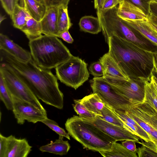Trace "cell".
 <instances>
[{
    "instance_id": "6da1fadb",
    "label": "cell",
    "mask_w": 157,
    "mask_h": 157,
    "mask_svg": "<svg viewBox=\"0 0 157 157\" xmlns=\"http://www.w3.org/2000/svg\"><path fill=\"white\" fill-rule=\"evenodd\" d=\"M0 62L11 68L39 99L59 109L63 106V95L57 78L50 71L40 67L33 59L21 62L6 51L0 50Z\"/></svg>"
},
{
    "instance_id": "7a4b0ae2",
    "label": "cell",
    "mask_w": 157,
    "mask_h": 157,
    "mask_svg": "<svg viewBox=\"0 0 157 157\" xmlns=\"http://www.w3.org/2000/svg\"><path fill=\"white\" fill-rule=\"evenodd\" d=\"M107 43L108 53L129 78L150 80L156 52L145 50L115 36L109 37Z\"/></svg>"
},
{
    "instance_id": "3957f363",
    "label": "cell",
    "mask_w": 157,
    "mask_h": 157,
    "mask_svg": "<svg viewBox=\"0 0 157 157\" xmlns=\"http://www.w3.org/2000/svg\"><path fill=\"white\" fill-rule=\"evenodd\" d=\"M118 6L106 10H97V13L105 41L115 36L131 42L145 50L157 51V46L119 17L117 13Z\"/></svg>"
},
{
    "instance_id": "277c9868",
    "label": "cell",
    "mask_w": 157,
    "mask_h": 157,
    "mask_svg": "<svg viewBox=\"0 0 157 157\" xmlns=\"http://www.w3.org/2000/svg\"><path fill=\"white\" fill-rule=\"evenodd\" d=\"M58 37L44 35L29 40L32 59L39 67L48 70L55 68L73 56Z\"/></svg>"
},
{
    "instance_id": "5b68a950",
    "label": "cell",
    "mask_w": 157,
    "mask_h": 157,
    "mask_svg": "<svg viewBox=\"0 0 157 157\" xmlns=\"http://www.w3.org/2000/svg\"><path fill=\"white\" fill-rule=\"evenodd\" d=\"M70 136L86 149L98 152L110 151L117 141L95 125L74 115L68 118L65 124Z\"/></svg>"
},
{
    "instance_id": "8992f818",
    "label": "cell",
    "mask_w": 157,
    "mask_h": 157,
    "mask_svg": "<svg viewBox=\"0 0 157 157\" xmlns=\"http://www.w3.org/2000/svg\"><path fill=\"white\" fill-rule=\"evenodd\" d=\"M87 67L84 60L72 56L55 68L56 75L61 82L76 90L88 79Z\"/></svg>"
},
{
    "instance_id": "52a82bcc",
    "label": "cell",
    "mask_w": 157,
    "mask_h": 157,
    "mask_svg": "<svg viewBox=\"0 0 157 157\" xmlns=\"http://www.w3.org/2000/svg\"><path fill=\"white\" fill-rule=\"evenodd\" d=\"M93 93L98 94L105 105L115 110L127 111L133 105L115 89L103 76L90 81Z\"/></svg>"
},
{
    "instance_id": "ba28073f",
    "label": "cell",
    "mask_w": 157,
    "mask_h": 157,
    "mask_svg": "<svg viewBox=\"0 0 157 157\" xmlns=\"http://www.w3.org/2000/svg\"><path fill=\"white\" fill-rule=\"evenodd\" d=\"M0 74L2 75L11 95L29 102L42 111H46L39 99L10 67L0 63Z\"/></svg>"
},
{
    "instance_id": "9c48e42d",
    "label": "cell",
    "mask_w": 157,
    "mask_h": 157,
    "mask_svg": "<svg viewBox=\"0 0 157 157\" xmlns=\"http://www.w3.org/2000/svg\"><path fill=\"white\" fill-rule=\"evenodd\" d=\"M104 78L113 88L134 105L143 102L145 96V79H126L106 75Z\"/></svg>"
},
{
    "instance_id": "30bf717a",
    "label": "cell",
    "mask_w": 157,
    "mask_h": 157,
    "mask_svg": "<svg viewBox=\"0 0 157 157\" xmlns=\"http://www.w3.org/2000/svg\"><path fill=\"white\" fill-rule=\"evenodd\" d=\"M11 96L12 111L18 124H23L26 121L35 124L41 122L47 117L46 111H42L28 102Z\"/></svg>"
},
{
    "instance_id": "8fae6325",
    "label": "cell",
    "mask_w": 157,
    "mask_h": 157,
    "mask_svg": "<svg viewBox=\"0 0 157 157\" xmlns=\"http://www.w3.org/2000/svg\"><path fill=\"white\" fill-rule=\"evenodd\" d=\"M32 147L25 138L18 139L11 135L0 134V157H27Z\"/></svg>"
},
{
    "instance_id": "7c38bea8",
    "label": "cell",
    "mask_w": 157,
    "mask_h": 157,
    "mask_svg": "<svg viewBox=\"0 0 157 157\" xmlns=\"http://www.w3.org/2000/svg\"><path fill=\"white\" fill-rule=\"evenodd\" d=\"M81 118L93 124L117 141L131 140L138 143L140 142L138 136L124 128L106 121L99 116L91 118Z\"/></svg>"
},
{
    "instance_id": "4fadbf2b",
    "label": "cell",
    "mask_w": 157,
    "mask_h": 157,
    "mask_svg": "<svg viewBox=\"0 0 157 157\" xmlns=\"http://www.w3.org/2000/svg\"><path fill=\"white\" fill-rule=\"evenodd\" d=\"M148 126L150 130L149 136L151 140H157V111L144 102L133 105L128 110Z\"/></svg>"
},
{
    "instance_id": "5bb4252c",
    "label": "cell",
    "mask_w": 157,
    "mask_h": 157,
    "mask_svg": "<svg viewBox=\"0 0 157 157\" xmlns=\"http://www.w3.org/2000/svg\"><path fill=\"white\" fill-rule=\"evenodd\" d=\"M0 49L5 51L19 60L28 62L32 59L30 52L14 43L7 36L0 34Z\"/></svg>"
},
{
    "instance_id": "9a60e30c",
    "label": "cell",
    "mask_w": 157,
    "mask_h": 157,
    "mask_svg": "<svg viewBox=\"0 0 157 157\" xmlns=\"http://www.w3.org/2000/svg\"><path fill=\"white\" fill-rule=\"evenodd\" d=\"M117 13L123 20L148 21V17L138 7L127 1L123 0L118 6Z\"/></svg>"
},
{
    "instance_id": "2e32d148",
    "label": "cell",
    "mask_w": 157,
    "mask_h": 157,
    "mask_svg": "<svg viewBox=\"0 0 157 157\" xmlns=\"http://www.w3.org/2000/svg\"><path fill=\"white\" fill-rule=\"evenodd\" d=\"M57 6L47 8L43 17L40 21L42 34L59 37L57 31Z\"/></svg>"
},
{
    "instance_id": "e0dca14e",
    "label": "cell",
    "mask_w": 157,
    "mask_h": 157,
    "mask_svg": "<svg viewBox=\"0 0 157 157\" xmlns=\"http://www.w3.org/2000/svg\"><path fill=\"white\" fill-rule=\"evenodd\" d=\"M104 71V75L128 79L129 78L124 73L118 64L109 55L108 52L105 54L99 59Z\"/></svg>"
},
{
    "instance_id": "ac0fdd59",
    "label": "cell",
    "mask_w": 157,
    "mask_h": 157,
    "mask_svg": "<svg viewBox=\"0 0 157 157\" xmlns=\"http://www.w3.org/2000/svg\"><path fill=\"white\" fill-rule=\"evenodd\" d=\"M123 20L157 46V33L150 25L148 21Z\"/></svg>"
},
{
    "instance_id": "d6986e66",
    "label": "cell",
    "mask_w": 157,
    "mask_h": 157,
    "mask_svg": "<svg viewBox=\"0 0 157 157\" xmlns=\"http://www.w3.org/2000/svg\"><path fill=\"white\" fill-rule=\"evenodd\" d=\"M63 136H59L58 139L55 141L40 147L39 150L42 152H47L57 155H66L71 146L67 140H64Z\"/></svg>"
},
{
    "instance_id": "ffe728a7",
    "label": "cell",
    "mask_w": 157,
    "mask_h": 157,
    "mask_svg": "<svg viewBox=\"0 0 157 157\" xmlns=\"http://www.w3.org/2000/svg\"><path fill=\"white\" fill-rule=\"evenodd\" d=\"M22 6L29 15L40 21L44 16L47 8L43 3L36 0H21Z\"/></svg>"
},
{
    "instance_id": "44dd1931",
    "label": "cell",
    "mask_w": 157,
    "mask_h": 157,
    "mask_svg": "<svg viewBox=\"0 0 157 157\" xmlns=\"http://www.w3.org/2000/svg\"><path fill=\"white\" fill-rule=\"evenodd\" d=\"M80 100L90 112L97 116H101V111L105 104L97 94L93 93Z\"/></svg>"
},
{
    "instance_id": "7402d4cb",
    "label": "cell",
    "mask_w": 157,
    "mask_h": 157,
    "mask_svg": "<svg viewBox=\"0 0 157 157\" xmlns=\"http://www.w3.org/2000/svg\"><path fill=\"white\" fill-rule=\"evenodd\" d=\"M79 25L80 30L93 34H97L102 30L98 17L91 16L82 17L80 20Z\"/></svg>"
},
{
    "instance_id": "603a6c76",
    "label": "cell",
    "mask_w": 157,
    "mask_h": 157,
    "mask_svg": "<svg viewBox=\"0 0 157 157\" xmlns=\"http://www.w3.org/2000/svg\"><path fill=\"white\" fill-rule=\"evenodd\" d=\"M57 7V31L59 37V34L64 31L68 30L72 24L68 15V6L62 4Z\"/></svg>"
},
{
    "instance_id": "cb8c5ba5",
    "label": "cell",
    "mask_w": 157,
    "mask_h": 157,
    "mask_svg": "<svg viewBox=\"0 0 157 157\" xmlns=\"http://www.w3.org/2000/svg\"><path fill=\"white\" fill-rule=\"evenodd\" d=\"M13 27L20 30L31 17L24 8L17 4L10 15Z\"/></svg>"
},
{
    "instance_id": "d4e9b609",
    "label": "cell",
    "mask_w": 157,
    "mask_h": 157,
    "mask_svg": "<svg viewBox=\"0 0 157 157\" xmlns=\"http://www.w3.org/2000/svg\"><path fill=\"white\" fill-rule=\"evenodd\" d=\"M29 40L36 39L42 35V29L40 21L30 17L21 30Z\"/></svg>"
},
{
    "instance_id": "484cf974",
    "label": "cell",
    "mask_w": 157,
    "mask_h": 157,
    "mask_svg": "<svg viewBox=\"0 0 157 157\" xmlns=\"http://www.w3.org/2000/svg\"><path fill=\"white\" fill-rule=\"evenodd\" d=\"M99 152L105 157H137L136 152L131 151L122 144L116 142L110 151H100Z\"/></svg>"
},
{
    "instance_id": "4316f807",
    "label": "cell",
    "mask_w": 157,
    "mask_h": 157,
    "mask_svg": "<svg viewBox=\"0 0 157 157\" xmlns=\"http://www.w3.org/2000/svg\"><path fill=\"white\" fill-rule=\"evenodd\" d=\"M101 113V116L100 117L102 119L111 124L124 128L134 134L124 122L106 105H105Z\"/></svg>"
},
{
    "instance_id": "83f0119b",
    "label": "cell",
    "mask_w": 157,
    "mask_h": 157,
    "mask_svg": "<svg viewBox=\"0 0 157 157\" xmlns=\"http://www.w3.org/2000/svg\"><path fill=\"white\" fill-rule=\"evenodd\" d=\"M109 108L124 121H127L135 126L138 131V136L140 138L145 142H148L151 140L148 134L133 120L125 112L115 110Z\"/></svg>"
},
{
    "instance_id": "f1b7e54d",
    "label": "cell",
    "mask_w": 157,
    "mask_h": 157,
    "mask_svg": "<svg viewBox=\"0 0 157 157\" xmlns=\"http://www.w3.org/2000/svg\"><path fill=\"white\" fill-rule=\"evenodd\" d=\"M143 102L148 104L157 111V93L150 80L145 83Z\"/></svg>"
},
{
    "instance_id": "f546056e",
    "label": "cell",
    "mask_w": 157,
    "mask_h": 157,
    "mask_svg": "<svg viewBox=\"0 0 157 157\" xmlns=\"http://www.w3.org/2000/svg\"><path fill=\"white\" fill-rule=\"evenodd\" d=\"M0 99L3 102L6 108L12 110L13 103L11 95L8 90L3 77L0 74Z\"/></svg>"
},
{
    "instance_id": "4dcf8cb0",
    "label": "cell",
    "mask_w": 157,
    "mask_h": 157,
    "mask_svg": "<svg viewBox=\"0 0 157 157\" xmlns=\"http://www.w3.org/2000/svg\"><path fill=\"white\" fill-rule=\"evenodd\" d=\"M74 104L73 105V108L79 116L84 118H91L96 117L97 115L90 112L81 102L80 99L75 100Z\"/></svg>"
},
{
    "instance_id": "1f68e13d",
    "label": "cell",
    "mask_w": 157,
    "mask_h": 157,
    "mask_svg": "<svg viewBox=\"0 0 157 157\" xmlns=\"http://www.w3.org/2000/svg\"><path fill=\"white\" fill-rule=\"evenodd\" d=\"M41 122L45 124L49 128L55 132L56 133L63 137H65L69 140H70V135L63 128L60 127L55 121L46 118Z\"/></svg>"
},
{
    "instance_id": "d6a6232c",
    "label": "cell",
    "mask_w": 157,
    "mask_h": 157,
    "mask_svg": "<svg viewBox=\"0 0 157 157\" xmlns=\"http://www.w3.org/2000/svg\"><path fill=\"white\" fill-rule=\"evenodd\" d=\"M136 6L147 16L150 13V6L151 0H124Z\"/></svg>"
},
{
    "instance_id": "836d02e7",
    "label": "cell",
    "mask_w": 157,
    "mask_h": 157,
    "mask_svg": "<svg viewBox=\"0 0 157 157\" xmlns=\"http://www.w3.org/2000/svg\"><path fill=\"white\" fill-rule=\"evenodd\" d=\"M89 70L90 73L94 77H100L104 75L103 67L99 61L92 63L89 68Z\"/></svg>"
},
{
    "instance_id": "e575fe53",
    "label": "cell",
    "mask_w": 157,
    "mask_h": 157,
    "mask_svg": "<svg viewBox=\"0 0 157 157\" xmlns=\"http://www.w3.org/2000/svg\"><path fill=\"white\" fill-rule=\"evenodd\" d=\"M136 152L139 157H157V153L149 147L143 145L140 147L136 149Z\"/></svg>"
},
{
    "instance_id": "d590c367",
    "label": "cell",
    "mask_w": 157,
    "mask_h": 157,
    "mask_svg": "<svg viewBox=\"0 0 157 157\" xmlns=\"http://www.w3.org/2000/svg\"><path fill=\"white\" fill-rule=\"evenodd\" d=\"M19 0H4L1 4L2 7L6 12L10 16L12 13Z\"/></svg>"
},
{
    "instance_id": "8d00e7d4",
    "label": "cell",
    "mask_w": 157,
    "mask_h": 157,
    "mask_svg": "<svg viewBox=\"0 0 157 157\" xmlns=\"http://www.w3.org/2000/svg\"><path fill=\"white\" fill-rule=\"evenodd\" d=\"M43 3L47 8L51 7L57 6L63 4L67 5L70 0H43Z\"/></svg>"
},
{
    "instance_id": "74e56055",
    "label": "cell",
    "mask_w": 157,
    "mask_h": 157,
    "mask_svg": "<svg viewBox=\"0 0 157 157\" xmlns=\"http://www.w3.org/2000/svg\"><path fill=\"white\" fill-rule=\"evenodd\" d=\"M120 0H105L101 10H106L112 9L119 4Z\"/></svg>"
},
{
    "instance_id": "f35d334b",
    "label": "cell",
    "mask_w": 157,
    "mask_h": 157,
    "mask_svg": "<svg viewBox=\"0 0 157 157\" xmlns=\"http://www.w3.org/2000/svg\"><path fill=\"white\" fill-rule=\"evenodd\" d=\"M136 142L131 140H125L122 142L121 144L126 149L132 152H136Z\"/></svg>"
},
{
    "instance_id": "ab89813d",
    "label": "cell",
    "mask_w": 157,
    "mask_h": 157,
    "mask_svg": "<svg viewBox=\"0 0 157 157\" xmlns=\"http://www.w3.org/2000/svg\"><path fill=\"white\" fill-rule=\"evenodd\" d=\"M59 38H61L64 41L69 44L72 43L74 41V40L71 36L68 30L61 33L59 35Z\"/></svg>"
},
{
    "instance_id": "60d3db41",
    "label": "cell",
    "mask_w": 157,
    "mask_h": 157,
    "mask_svg": "<svg viewBox=\"0 0 157 157\" xmlns=\"http://www.w3.org/2000/svg\"><path fill=\"white\" fill-rule=\"evenodd\" d=\"M147 17L149 25L157 33V17L151 13H150Z\"/></svg>"
},
{
    "instance_id": "b9f144b4",
    "label": "cell",
    "mask_w": 157,
    "mask_h": 157,
    "mask_svg": "<svg viewBox=\"0 0 157 157\" xmlns=\"http://www.w3.org/2000/svg\"><path fill=\"white\" fill-rule=\"evenodd\" d=\"M150 13L157 17V3L151 2L150 6Z\"/></svg>"
},
{
    "instance_id": "7bdbcfd3",
    "label": "cell",
    "mask_w": 157,
    "mask_h": 157,
    "mask_svg": "<svg viewBox=\"0 0 157 157\" xmlns=\"http://www.w3.org/2000/svg\"><path fill=\"white\" fill-rule=\"evenodd\" d=\"M105 0H94V6L97 10H101Z\"/></svg>"
},
{
    "instance_id": "ee69618b",
    "label": "cell",
    "mask_w": 157,
    "mask_h": 157,
    "mask_svg": "<svg viewBox=\"0 0 157 157\" xmlns=\"http://www.w3.org/2000/svg\"><path fill=\"white\" fill-rule=\"evenodd\" d=\"M154 69L153 71L157 73V52L154 55Z\"/></svg>"
},
{
    "instance_id": "f6af8a7d",
    "label": "cell",
    "mask_w": 157,
    "mask_h": 157,
    "mask_svg": "<svg viewBox=\"0 0 157 157\" xmlns=\"http://www.w3.org/2000/svg\"><path fill=\"white\" fill-rule=\"evenodd\" d=\"M151 75L154 81L157 83V73L153 71Z\"/></svg>"
},
{
    "instance_id": "bcb514c9",
    "label": "cell",
    "mask_w": 157,
    "mask_h": 157,
    "mask_svg": "<svg viewBox=\"0 0 157 157\" xmlns=\"http://www.w3.org/2000/svg\"><path fill=\"white\" fill-rule=\"evenodd\" d=\"M6 19V17L5 15H2L1 14L0 16V24H1L2 22Z\"/></svg>"
},
{
    "instance_id": "7dc6e473",
    "label": "cell",
    "mask_w": 157,
    "mask_h": 157,
    "mask_svg": "<svg viewBox=\"0 0 157 157\" xmlns=\"http://www.w3.org/2000/svg\"><path fill=\"white\" fill-rule=\"evenodd\" d=\"M153 141L155 145L156 148L157 150V140L155 139H153V140H151Z\"/></svg>"
},
{
    "instance_id": "c3c4849f",
    "label": "cell",
    "mask_w": 157,
    "mask_h": 157,
    "mask_svg": "<svg viewBox=\"0 0 157 157\" xmlns=\"http://www.w3.org/2000/svg\"><path fill=\"white\" fill-rule=\"evenodd\" d=\"M36 0L38 2H40L44 3L43 0Z\"/></svg>"
},
{
    "instance_id": "681fc988",
    "label": "cell",
    "mask_w": 157,
    "mask_h": 157,
    "mask_svg": "<svg viewBox=\"0 0 157 157\" xmlns=\"http://www.w3.org/2000/svg\"><path fill=\"white\" fill-rule=\"evenodd\" d=\"M151 2L157 3V0H151Z\"/></svg>"
},
{
    "instance_id": "f907efd6",
    "label": "cell",
    "mask_w": 157,
    "mask_h": 157,
    "mask_svg": "<svg viewBox=\"0 0 157 157\" xmlns=\"http://www.w3.org/2000/svg\"><path fill=\"white\" fill-rule=\"evenodd\" d=\"M4 0H0L1 3L2 4Z\"/></svg>"
},
{
    "instance_id": "816d5d0a",
    "label": "cell",
    "mask_w": 157,
    "mask_h": 157,
    "mask_svg": "<svg viewBox=\"0 0 157 157\" xmlns=\"http://www.w3.org/2000/svg\"><path fill=\"white\" fill-rule=\"evenodd\" d=\"M120 0V1H122V0Z\"/></svg>"
}]
</instances>
